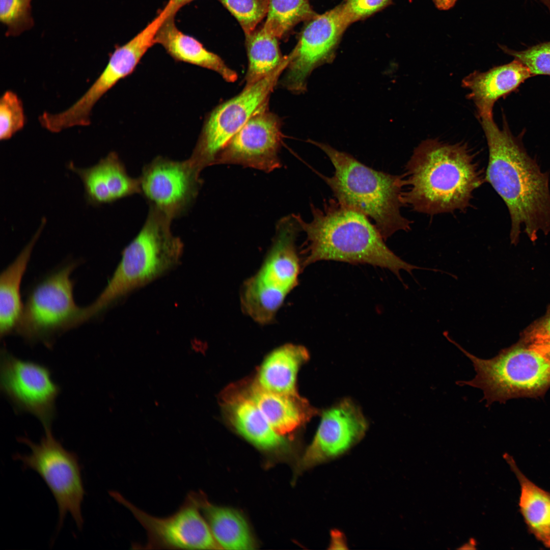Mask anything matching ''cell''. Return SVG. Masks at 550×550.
Here are the masks:
<instances>
[{
	"mask_svg": "<svg viewBox=\"0 0 550 550\" xmlns=\"http://www.w3.org/2000/svg\"><path fill=\"white\" fill-rule=\"evenodd\" d=\"M501 48L505 53L525 65L533 76L550 75V41L521 51L511 50L502 46Z\"/></svg>",
	"mask_w": 550,
	"mask_h": 550,
	"instance_id": "1f68e13d",
	"label": "cell"
},
{
	"mask_svg": "<svg viewBox=\"0 0 550 550\" xmlns=\"http://www.w3.org/2000/svg\"><path fill=\"white\" fill-rule=\"evenodd\" d=\"M168 2L147 25L130 40L118 47L98 77L83 95L84 102L94 106L118 81L130 74L142 58L156 43L157 32L171 10Z\"/></svg>",
	"mask_w": 550,
	"mask_h": 550,
	"instance_id": "e0dca14e",
	"label": "cell"
},
{
	"mask_svg": "<svg viewBox=\"0 0 550 550\" xmlns=\"http://www.w3.org/2000/svg\"><path fill=\"white\" fill-rule=\"evenodd\" d=\"M172 2V12L176 13L183 6L194 0H171Z\"/></svg>",
	"mask_w": 550,
	"mask_h": 550,
	"instance_id": "74e56055",
	"label": "cell"
},
{
	"mask_svg": "<svg viewBox=\"0 0 550 550\" xmlns=\"http://www.w3.org/2000/svg\"><path fill=\"white\" fill-rule=\"evenodd\" d=\"M346 28L340 5L309 19L296 46L289 54L287 72L283 80L284 86L295 93L304 92L312 72L334 60L336 49Z\"/></svg>",
	"mask_w": 550,
	"mask_h": 550,
	"instance_id": "5bb4252c",
	"label": "cell"
},
{
	"mask_svg": "<svg viewBox=\"0 0 550 550\" xmlns=\"http://www.w3.org/2000/svg\"><path fill=\"white\" fill-rule=\"evenodd\" d=\"M310 142L326 155L333 165L332 176L316 173L330 188L335 198L368 217L385 241L398 231L411 229L412 222L401 212L404 206L403 174L377 171L327 144Z\"/></svg>",
	"mask_w": 550,
	"mask_h": 550,
	"instance_id": "277c9868",
	"label": "cell"
},
{
	"mask_svg": "<svg viewBox=\"0 0 550 550\" xmlns=\"http://www.w3.org/2000/svg\"><path fill=\"white\" fill-rule=\"evenodd\" d=\"M548 9L550 12V0H539Z\"/></svg>",
	"mask_w": 550,
	"mask_h": 550,
	"instance_id": "f35d334b",
	"label": "cell"
},
{
	"mask_svg": "<svg viewBox=\"0 0 550 550\" xmlns=\"http://www.w3.org/2000/svg\"><path fill=\"white\" fill-rule=\"evenodd\" d=\"M310 206V222L294 214L307 236L304 266L321 260L369 264L389 269L401 282V270L413 276L415 269H430L409 264L396 255L373 222L356 209L335 198L324 200L321 207Z\"/></svg>",
	"mask_w": 550,
	"mask_h": 550,
	"instance_id": "3957f363",
	"label": "cell"
},
{
	"mask_svg": "<svg viewBox=\"0 0 550 550\" xmlns=\"http://www.w3.org/2000/svg\"><path fill=\"white\" fill-rule=\"evenodd\" d=\"M110 495L130 511L146 531L144 545L134 543L133 548L144 549H222L214 539L193 491L189 492L179 509L164 517L152 516L138 508L119 492Z\"/></svg>",
	"mask_w": 550,
	"mask_h": 550,
	"instance_id": "8fae6325",
	"label": "cell"
},
{
	"mask_svg": "<svg viewBox=\"0 0 550 550\" xmlns=\"http://www.w3.org/2000/svg\"><path fill=\"white\" fill-rule=\"evenodd\" d=\"M77 174L85 187L87 202L91 205L109 203L141 193L139 178L130 176L118 155L109 153L90 168H78Z\"/></svg>",
	"mask_w": 550,
	"mask_h": 550,
	"instance_id": "d6986e66",
	"label": "cell"
},
{
	"mask_svg": "<svg viewBox=\"0 0 550 550\" xmlns=\"http://www.w3.org/2000/svg\"><path fill=\"white\" fill-rule=\"evenodd\" d=\"M201 172L190 159L175 161L158 156L143 169L141 193L152 207L168 218L182 215L195 201Z\"/></svg>",
	"mask_w": 550,
	"mask_h": 550,
	"instance_id": "4fadbf2b",
	"label": "cell"
},
{
	"mask_svg": "<svg viewBox=\"0 0 550 550\" xmlns=\"http://www.w3.org/2000/svg\"><path fill=\"white\" fill-rule=\"evenodd\" d=\"M506 458L520 483L519 507L525 521L535 537L550 548V493L525 477L512 458Z\"/></svg>",
	"mask_w": 550,
	"mask_h": 550,
	"instance_id": "cb8c5ba5",
	"label": "cell"
},
{
	"mask_svg": "<svg viewBox=\"0 0 550 550\" xmlns=\"http://www.w3.org/2000/svg\"><path fill=\"white\" fill-rule=\"evenodd\" d=\"M530 345L550 361V341H533Z\"/></svg>",
	"mask_w": 550,
	"mask_h": 550,
	"instance_id": "d590c367",
	"label": "cell"
},
{
	"mask_svg": "<svg viewBox=\"0 0 550 550\" xmlns=\"http://www.w3.org/2000/svg\"><path fill=\"white\" fill-rule=\"evenodd\" d=\"M199 508L222 549H252L255 542L247 521L236 510L210 503L204 494L194 492Z\"/></svg>",
	"mask_w": 550,
	"mask_h": 550,
	"instance_id": "7402d4cb",
	"label": "cell"
},
{
	"mask_svg": "<svg viewBox=\"0 0 550 550\" xmlns=\"http://www.w3.org/2000/svg\"><path fill=\"white\" fill-rule=\"evenodd\" d=\"M366 420L352 401L345 399L322 413L314 439L298 463L301 471L335 458L364 435Z\"/></svg>",
	"mask_w": 550,
	"mask_h": 550,
	"instance_id": "2e32d148",
	"label": "cell"
},
{
	"mask_svg": "<svg viewBox=\"0 0 550 550\" xmlns=\"http://www.w3.org/2000/svg\"><path fill=\"white\" fill-rule=\"evenodd\" d=\"M300 230L291 215L280 220L260 268L242 286L241 309L259 324L272 322L287 296L297 285L300 263L295 241Z\"/></svg>",
	"mask_w": 550,
	"mask_h": 550,
	"instance_id": "8992f818",
	"label": "cell"
},
{
	"mask_svg": "<svg viewBox=\"0 0 550 550\" xmlns=\"http://www.w3.org/2000/svg\"><path fill=\"white\" fill-rule=\"evenodd\" d=\"M308 358V353L301 346L286 344L274 350L260 368V387L272 392L294 396L298 370Z\"/></svg>",
	"mask_w": 550,
	"mask_h": 550,
	"instance_id": "603a6c76",
	"label": "cell"
},
{
	"mask_svg": "<svg viewBox=\"0 0 550 550\" xmlns=\"http://www.w3.org/2000/svg\"><path fill=\"white\" fill-rule=\"evenodd\" d=\"M331 548L333 549H346V543L345 539L342 533L339 531L333 530L331 533Z\"/></svg>",
	"mask_w": 550,
	"mask_h": 550,
	"instance_id": "e575fe53",
	"label": "cell"
},
{
	"mask_svg": "<svg viewBox=\"0 0 550 550\" xmlns=\"http://www.w3.org/2000/svg\"><path fill=\"white\" fill-rule=\"evenodd\" d=\"M294 396L258 387L253 390L250 398L273 429L283 436L295 430L305 420V411L293 399Z\"/></svg>",
	"mask_w": 550,
	"mask_h": 550,
	"instance_id": "484cf974",
	"label": "cell"
},
{
	"mask_svg": "<svg viewBox=\"0 0 550 550\" xmlns=\"http://www.w3.org/2000/svg\"><path fill=\"white\" fill-rule=\"evenodd\" d=\"M236 18L245 35L254 31L267 16L270 0H218Z\"/></svg>",
	"mask_w": 550,
	"mask_h": 550,
	"instance_id": "f1b7e54d",
	"label": "cell"
},
{
	"mask_svg": "<svg viewBox=\"0 0 550 550\" xmlns=\"http://www.w3.org/2000/svg\"><path fill=\"white\" fill-rule=\"evenodd\" d=\"M444 335L472 361L476 372L473 379L456 383L481 389V401L486 400V406L494 401L538 395L550 387V361L530 345L514 346L491 359H483L467 351L447 332Z\"/></svg>",
	"mask_w": 550,
	"mask_h": 550,
	"instance_id": "52a82bcc",
	"label": "cell"
},
{
	"mask_svg": "<svg viewBox=\"0 0 550 550\" xmlns=\"http://www.w3.org/2000/svg\"><path fill=\"white\" fill-rule=\"evenodd\" d=\"M175 15L171 11L162 22L156 35V43L162 46L176 60L213 70L227 81H235L237 73L229 68L219 56L206 49L196 39L177 28Z\"/></svg>",
	"mask_w": 550,
	"mask_h": 550,
	"instance_id": "ffe728a7",
	"label": "cell"
},
{
	"mask_svg": "<svg viewBox=\"0 0 550 550\" xmlns=\"http://www.w3.org/2000/svg\"><path fill=\"white\" fill-rule=\"evenodd\" d=\"M457 0H433L436 8L441 10H447L455 4Z\"/></svg>",
	"mask_w": 550,
	"mask_h": 550,
	"instance_id": "8d00e7d4",
	"label": "cell"
},
{
	"mask_svg": "<svg viewBox=\"0 0 550 550\" xmlns=\"http://www.w3.org/2000/svg\"><path fill=\"white\" fill-rule=\"evenodd\" d=\"M391 0H347L340 5L343 20L347 27L352 22L386 6Z\"/></svg>",
	"mask_w": 550,
	"mask_h": 550,
	"instance_id": "d6a6232c",
	"label": "cell"
},
{
	"mask_svg": "<svg viewBox=\"0 0 550 550\" xmlns=\"http://www.w3.org/2000/svg\"><path fill=\"white\" fill-rule=\"evenodd\" d=\"M25 116L20 99L12 91H6L0 99V139L7 140L24 126Z\"/></svg>",
	"mask_w": 550,
	"mask_h": 550,
	"instance_id": "4dcf8cb0",
	"label": "cell"
},
{
	"mask_svg": "<svg viewBox=\"0 0 550 550\" xmlns=\"http://www.w3.org/2000/svg\"><path fill=\"white\" fill-rule=\"evenodd\" d=\"M532 340V342L550 341V316L543 321L534 334H533Z\"/></svg>",
	"mask_w": 550,
	"mask_h": 550,
	"instance_id": "836d02e7",
	"label": "cell"
},
{
	"mask_svg": "<svg viewBox=\"0 0 550 550\" xmlns=\"http://www.w3.org/2000/svg\"><path fill=\"white\" fill-rule=\"evenodd\" d=\"M0 388L15 411L29 413L40 421L44 428H51L56 415V399L61 389L52 380L48 367L18 358L3 347Z\"/></svg>",
	"mask_w": 550,
	"mask_h": 550,
	"instance_id": "7c38bea8",
	"label": "cell"
},
{
	"mask_svg": "<svg viewBox=\"0 0 550 550\" xmlns=\"http://www.w3.org/2000/svg\"><path fill=\"white\" fill-rule=\"evenodd\" d=\"M171 220L150 207L138 235L125 247L107 285L95 300L82 308L80 322L95 319L127 294L162 276L177 265L183 243L172 233Z\"/></svg>",
	"mask_w": 550,
	"mask_h": 550,
	"instance_id": "5b68a950",
	"label": "cell"
},
{
	"mask_svg": "<svg viewBox=\"0 0 550 550\" xmlns=\"http://www.w3.org/2000/svg\"><path fill=\"white\" fill-rule=\"evenodd\" d=\"M231 411L236 429L254 445L266 450H276L284 445L282 435L273 429L250 397L234 403Z\"/></svg>",
	"mask_w": 550,
	"mask_h": 550,
	"instance_id": "d4e9b609",
	"label": "cell"
},
{
	"mask_svg": "<svg viewBox=\"0 0 550 550\" xmlns=\"http://www.w3.org/2000/svg\"><path fill=\"white\" fill-rule=\"evenodd\" d=\"M503 119L501 129L493 117L480 119L488 148L485 181L507 207L511 242L517 243L523 225L534 241L539 231L550 232L549 172H541L536 159L528 154L523 133L513 135L504 116Z\"/></svg>",
	"mask_w": 550,
	"mask_h": 550,
	"instance_id": "6da1fadb",
	"label": "cell"
},
{
	"mask_svg": "<svg viewBox=\"0 0 550 550\" xmlns=\"http://www.w3.org/2000/svg\"><path fill=\"white\" fill-rule=\"evenodd\" d=\"M44 435L35 443L28 438L17 440L29 447L28 454L16 453L14 459L21 462L24 469L37 472L44 480L57 502L59 510V525L70 513L78 528H82L84 520L81 504L85 494L81 466L76 453L65 449L52 434L51 428H44Z\"/></svg>",
	"mask_w": 550,
	"mask_h": 550,
	"instance_id": "9c48e42d",
	"label": "cell"
},
{
	"mask_svg": "<svg viewBox=\"0 0 550 550\" xmlns=\"http://www.w3.org/2000/svg\"><path fill=\"white\" fill-rule=\"evenodd\" d=\"M249 60L246 86L258 81L272 73L282 63L278 38L263 26L245 35Z\"/></svg>",
	"mask_w": 550,
	"mask_h": 550,
	"instance_id": "4316f807",
	"label": "cell"
},
{
	"mask_svg": "<svg viewBox=\"0 0 550 550\" xmlns=\"http://www.w3.org/2000/svg\"><path fill=\"white\" fill-rule=\"evenodd\" d=\"M31 1L0 0V19L7 28V36H17L33 27Z\"/></svg>",
	"mask_w": 550,
	"mask_h": 550,
	"instance_id": "f546056e",
	"label": "cell"
},
{
	"mask_svg": "<svg viewBox=\"0 0 550 550\" xmlns=\"http://www.w3.org/2000/svg\"><path fill=\"white\" fill-rule=\"evenodd\" d=\"M315 15L309 0H270L263 27L279 39L284 38L296 24Z\"/></svg>",
	"mask_w": 550,
	"mask_h": 550,
	"instance_id": "83f0119b",
	"label": "cell"
},
{
	"mask_svg": "<svg viewBox=\"0 0 550 550\" xmlns=\"http://www.w3.org/2000/svg\"><path fill=\"white\" fill-rule=\"evenodd\" d=\"M265 106L231 138L214 164H238L265 172L281 167L280 124L276 116L265 111Z\"/></svg>",
	"mask_w": 550,
	"mask_h": 550,
	"instance_id": "9a60e30c",
	"label": "cell"
},
{
	"mask_svg": "<svg viewBox=\"0 0 550 550\" xmlns=\"http://www.w3.org/2000/svg\"><path fill=\"white\" fill-rule=\"evenodd\" d=\"M285 57L270 74L249 86L236 96L215 108L207 119L189 158L201 172L215 160L231 138L265 103L280 75L289 62Z\"/></svg>",
	"mask_w": 550,
	"mask_h": 550,
	"instance_id": "30bf717a",
	"label": "cell"
},
{
	"mask_svg": "<svg viewBox=\"0 0 550 550\" xmlns=\"http://www.w3.org/2000/svg\"><path fill=\"white\" fill-rule=\"evenodd\" d=\"M532 76L529 69L514 59L485 72L475 71L465 77L462 84L469 91V98L475 104L480 119L493 117L495 102Z\"/></svg>",
	"mask_w": 550,
	"mask_h": 550,
	"instance_id": "ac0fdd59",
	"label": "cell"
},
{
	"mask_svg": "<svg viewBox=\"0 0 550 550\" xmlns=\"http://www.w3.org/2000/svg\"><path fill=\"white\" fill-rule=\"evenodd\" d=\"M46 220L16 258L2 272L0 277V335L1 338L14 334L20 318L23 304L20 286L34 247Z\"/></svg>",
	"mask_w": 550,
	"mask_h": 550,
	"instance_id": "44dd1931",
	"label": "cell"
},
{
	"mask_svg": "<svg viewBox=\"0 0 550 550\" xmlns=\"http://www.w3.org/2000/svg\"><path fill=\"white\" fill-rule=\"evenodd\" d=\"M79 264V261H67L32 287L14 334L30 344L50 348L56 337L77 326L82 308L75 302L70 277Z\"/></svg>",
	"mask_w": 550,
	"mask_h": 550,
	"instance_id": "ba28073f",
	"label": "cell"
},
{
	"mask_svg": "<svg viewBox=\"0 0 550 550\" xmlns=\"http://www.w3.org/2000/svg\"><path fill=\"white\" fill-rule=\"evenodd\" d=\"M403 175L404 206L430 216L465 212L485 182V172L467 145L437 139L415 148Z\"/></svg>",
	"mask_w": 550,
	"mask_h": 550,
	"instance_id": "7a4b0ae2",
	"label": "cell"
}]
</instances>
